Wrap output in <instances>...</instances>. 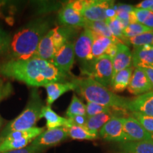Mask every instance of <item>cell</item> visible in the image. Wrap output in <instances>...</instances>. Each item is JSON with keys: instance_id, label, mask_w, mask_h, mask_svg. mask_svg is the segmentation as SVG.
I'll return each instance as SVG.
<instances>
[{"instance_id": "cell-1", "label": "cell", "mask_w": 153, "mask_h": 153, "mask_svg": "<svg viewBox=\"0 0 153 153\" xmlns=\"http://www.w3.org/2000/svg\"><path fill=\"white\" fill-rule=\"evenodd\" d=\"M0 75L35 88L53 82H65L69 76L50 61L36 57L0 63Z\"/></svg>"}, {"instance_id": "cell-2", "label": "cell", "mask_w": 153, "mask_h": 153, "mask_svg": "<svg viewBox=\"0 0 153 153\" xmlns=\"http://www.w3.org/2000/svg\"><path fill=\"white\" fill-rule=\"evenodd\" d=\"M51 22L45 18L30 21L21 27L11 38L7 60H24L33 57L38 45L51 30Z\"/></svg>"}, {"instance_id": "cell-3", "label": "cell", "mask_w": 153, "mask_h": 153, "mask_svg": "<svg viewBox=\"0 0 153 153\" xmlns=\"http://www.w3.org/2000/svg\"><path fill=\"white\" fill-rule=\"evenodd\" d=\"M75 84V90L87 102L95 103L109 107L116 111L127 112L126 105L128 99L113 92L92 78L82 77L72 79Z\"/></svg>"}, {"instance_id": "cell-4", "label": "cell", "mask_w": 153, "mask_h": 153, "mask_svg": "<svg viewBox=\"0 0 153 153\" xmlns=\"http://www.w3.org/2000/svg\"><path fill=\"white\" fill-rule=\"evenodd\" d=\"M44 106L38 88L34 87L30 93L26 108L16 118L11 120L1 132L0 143L12 132L24 131L35 127L38 120L41 119V110Z\"/></svg>"}, {"instance_id": "cell-5", "label": "cell", "mask_w": 153, "mask_h": 153, "mask_svg": "<svg viewBox=\"0 0 153 153\" xmlns=\"http://www.w3.org/2000/svg\"><path fill=\"white\" fill-rule=\"evenodd\" d=\"M82 73L104 87H110L114 77L112 59L108 55H103L82 66Z\"/></svg>"}, {"instance_id": "cell-6", "label": "cell", "mask_w": 153, "mask_h": 153, "mask_svg": "<svg viewBox=\"0 0 153 153\" xmlns=\"http://www.w3.org/2000/svg\"><path fill=\"white\" fill-rule=\"evenodd\" d=\"M114 5V1L109 0L84 1L81 14L88 22L105 21L106 19V10Z\"/></svg>"}, {"instance_id": "cell-7", "label": "cell", "mask_w": 153, "mask_h": 153, "mask_svg": "<svg viewBox=\"0 0 153 153\" xmlns=\"http://www.w3.org/2000/svg\"><path fill=\"white\" fill-rule=\"evenodd\" d=\"M94 35L90 30L85 28L74 42V53L82 66L92 61L91 50Z\"/></svg>"}, {"instance_id": "cell-8", "label": "cell", "mask_w": 153, "mask_h": 153, "mask_svg": "<svg viewBox=\"0 0 153 153\" xmlns=\"http://www.w3.org/2000/svg\"><path fill=\"white\" fill-rule=\"evenodd\" d=\"M68 136V128L60 127L54 129H47L30 143L34 146L46 149L49 147L54 146L65 140Z\"/></svg>"}, {"instance_id": "cell-9", "label": "cell", "mask_w": 153, "mask_h": 153, "mask_svg": "<svg viewBox=\"0 0 153 153\" xmlns=\"http://www.w3.org/2000/svg\"><path fill=\"white\" fill-rule=\"evenodd\" d=\"M99 135L105 140L120 143L128 142L123 131L121 117L113 116L99 131Z\"/></svg>"}, {"instance_id": "cell-10", "label": "cell", "mask_w": 153, "mask_h": 153, "mask_svg": "<svg viewBox=\"0 0 153 153\" xmlns=\"http://www.w3.org/2000/svg\"><path fill=\"white\" fill-rule=\"evenodd\" d=\"M124 133L128 142L133 141L150 140H153V135L145 130L137 120L130 116L129 117H121Z\"/></svg>"}, {"instance_id": "cell-11", "label": "cell", "mask_w": 153, "mask_h": 153, "mask_svg": "<svg viewBox=\"0 0 153 153\" xmlns=\"http://www.w3.org/2000/svg\"><path fill=\"white\" fill-rule=\"evenodd\" d=\"M74 57V43L70 41L59 50L51 62L60 71L69 75L73 66Z\"/></svg>"}, {"instance_id": "cell-12", "label": "cell", "mask_w": 153, "mask_h": 153, "mask_svg": "<svg viewBox=\"0 0 153 153\" xmlns=\"http://www.w3.org/2000/svg\"><path fill=\"white\" fill-rule=\"evenodd\" d=\"M126 110L153 116V90L128 99Z\"/></svg>"}, {"instance_id": "cell-13", "label": "cell", "mask_w": 153, "mask_h": 153, "mask_svg": "<svg viewBox=\"0 0 153 153\" xmlns=\"http://www.w3.org/2000/svg\"><path fill=\"white\" fill-rule=\"evenodd\" d=\"M127 89L130 93L135 96L143 94L153 90L152 85L143 68H136L134 69Z\"/></svg>"}, {"instance_id": "cell-14", "label": "cell", "mask_w": 153, "mask_h": 153, "mask_svg": "<svg viewBox=\"0 0 153 153\" xmlns=\"http://www.w3.org/2000/svg\"><path fill=\"white\" fill-rule=\"evenodd\" d=\"M58 20L61 24L68 27H85L86 20L79 11L74 9L71 1L62 7L58 12Z\"/></svg>"}, {"instance_id": "cell-15", "label": "cell", "mask_w": 153, "mask_h": 153, "mask_svg": "<svg viewBox=\"0 0 153 153\" xmlns=\"http://www.w3.org/2000/svg\"><path fill=\"white\" fill-rule=\"evenodd\" d=\"M132 58V65L135 68H153V45L134 47Z\"/></svg>"}, {"instance_id": "cell-16", "label": "cell", "mask_w": 153, "mask_h": 153, "mask_svg": "<svg viewBox=\"0 0 153 153\" xmlns=\"http://www.w3.org/2000/svg\"><path fill=\"white\" fill-rule=\"evenodd\" d=\"M132 62H133L132 52L128 46L122 43H118L117 52L112 59L113 67H114V76L120 70L133 66Z\"/></svg>"}, {"instance_id": "cell-17", "label": "cell", "mask_w": 153, "mask_h": 153, "mask_svg": "<svg viewBox=\"0 0 153 153\" xmlns=\"http://www.w3.org/2000/svg\"><path fill=\"white\" fill-rule=\"evenodd\" d=\"M44 87L47 91L46 106H51V105L65 93L74 90L76 85L72 80L71 82H53L45 85Z\"/></svg>"}, {"instance_id": "cell-18", "label": "cell", "mask_w": 153, "mask_h": 153, "mask_svg": "<svg viewBox=\"0 0 153 153\" xmlns=\"http://www.w3.org/2000/svg\"><path fill=\"white\" fill-rule=\"evenodd\" d=\"M53 29L51 28L42 38L33 57H38L50 62L52 61L53 57L57 53L53 43Z\"/></svg>"}, {"instance_id": "cell-19", "label": "cell", "mask_w": 153, "mask_h": 153, "mask_svg": "<svg viewBox=\"0 0 153 153\" xmlns=\"http://www.w3.org/2000/svg\"><path fill=\"white\" fill-rule=\"evenodd\" d=\"M41 118L46 120L48 129H54L60 127L69 128L71 126L68 118L59 116L51 108V106H44L43 107L41 113Z\"/></svg>"}, {"instance_id": "cell-20", "label": "cell", "mask_w": 153, "mask_h": 153, "mask_svg": "<svg viewBox=\"0 0 153 153\" xmlns=\"http://www.w3.org/2000/svg\"><path fill=\"white\" fill-rule=\"evenodd\" d=\"M133 71L134 67L131 66L118 72L113 77L110 90L114 93H119L127 89L131 82Z\"/></svg>"}, {"instance_id": "cell-21", "label": "cell", "mask_w": 153, "mask_h": 153, "mask_svg": "<svg viewBox=\"0 0 153 153\" xmlns=\"http://www.w3.org/2000/svg\"><path fill=\"white\" fill-rule=\"evenodd\" d=\"M94 35V42L91 50V58L92 60H96L103 55H106V53L111 45L115 42H120L118 40L113 39V38L106 37V36Z\"/></svg>"}, {"instance_id": "cell-22", "label": "cell", "mask_w": 153, "mask_h": 153, "mask_svg": "<svg viewBox=\"0 0 153 153\" xmlns=\"http://www.w3.org/2000/svg\"><path fill=\"white\" fill-rule=\"evenodd\" d=\"M123 153H153V140L120 143Z\"/></svg>"}, {"instance_id": "cell-23", "label": "cell", "mask_w": 153, "mask_h": 153, "mask_svg": "<svg viewBox=\"0 0 153 153\" xmlns=\"http://www.w3.org/2000/svg\"><path fill=\"white\" fill-rule=\"evenodd\" d=\"M114 115L110 113H104L87 118L85 128L95 135H99V132Z\"/></svg>"}, {"instance_id": "cell-24", "label": "cell", "mask_w": 153, "mask_h": 153, "mask_svg": "<svg viewBox=\"0 0 153 153\" xmlns=\"http://www.w3.org/2000/svg\"><path fill=\"white\" fill-rule=\"evenodd\" d=\"M84 28H88L96 35L106 36V37L117 40L116 38L114 37V36L111 33L106 21H97V22H88V21H86Z\"/></svg>"}, {"instance_id": "cell-25", "label": "cell", "mask_w": 153, "mask_h": 153, "mask_svg": "<svg viewBox=\"0 0 153 153\" xmlns=\"http://www.w3.org/2000/svg\"><path fill=\"white\" fill-rule=\"evenodd\" d=\"M33 140L31 139L4 140L0 143V153L24 148L29 145Z\"/></svg>"}, {"instance_id": "cell-26", "label": "cell", "mask_w": 153, "mask_h": 153, "mask_svg": "<svg viewBox=\"0 0 153 153\" xmlns=\"http://www.w3.org/2000/svg\"><path fill=\"white\" fill-rule=\"evenodd\" d=\"M68 136L74 140H93L98 137V135H95L89 131L85 127L77 126H71L68 128Z\"/></svg>"}, {"instance_id": "cell-27", "label": "cell", "mask_w": 153, "mask_h": 153, "mask_svg": "<svg viewBox=\"0 0 153 153\" xmlns=\"http://www.w3.org/2000/svg\"><path fill=\"white\" fill-rule=\"evenodd\" d=\"M44 131L43 128L33 127L30 129L12 132L9 133L4 140H18V139H31L34 140Z\"/></svg>"}, {"instance_id": "cell-28", "label": "cell", "mask_w": 153, "mask_h": 153, "mask_svg": "<svg viewBox=\"0 0 153 153\" xmlns=\"http://www.w3.org/2000/svg\"><path fill=\"white\" fill-rule=\"evenodd\" d=\"M105 21L114 37L118 40L120 43H123L125 38L123 36V31L125 28V26L117 16H115L111 19H106Z\"/></svg>"}, {"instance_id": "cell-29", "label": "cell", "mask_w": 153, "mask_h": 153, "mask_svg": "<svg viewBox=\"0 0 153 153\" xmlns=\"http://www.w3.org/2000/svg\"><path fill=\"white\" fill-rule=\"evenodd\" d=\"M86 116V105L76 97L73 94L71 103L66 111L67 118H70L74 116Z\"/></svg>"}, {"instance_id": "cell-30", "label": "cell", "mask_w": 153, "mask_h": 153, "mask_svg": "<svg viewBox=\"0 0 153 153\" xmlns=\"http://www.w3.org/2000/svg\"><path fill=\"white\" fill-rule=\"evenodd\" d=\"M123 44H131L133 47L142 46L145 45H153V30L147 32L135 37L131 38H125Z\"/></svg>"}, {"instance_id": "cell-31", "label": "cell", "mask_w": 153, "mask_h": 153, "mask_svg": "<svg viewBox=\"0 0 153 153\" xmlns=\"http://www.w3.org/2000/svg\"><path fill=\"white\" fill-rule=\"evenodd\" d=\"M152 30L153 29L146 27L138 22H136L126 26L123 31V36L124 38H131L147 33V32L152 31Z\"/></svg>"}, {"instance_id": "cell-32", "label": "cell", "mask_w": 153, "mask_h": 153, "mask_svg": "<svg viewBox=\"0 0 153 153\" xmlns=\"http://www.w3.org/2000/svg\"><path fill=\"white\" fill-rule=\"evenodd\" d=\"M137 22L153 29V12L150 10L135 9L134 10Z\"/></svg>"}, {"instance_id": "cell-33", "label": "cell", "mask_w": 153, "mask_h": 153, "mask_svg": "<svg viewBox=\"0 0 153 153\" xmlns=\"http://www.w3.org/2000/svg\"><path fill=\"white\" fill-rule=\"evenodd\" d=\"M114 111L116 110L109 108V107L95 104V103L87 102V104H86V116H87V118L91 117V116L100 114H104V113L113 114Z\"/></svg>"}, {"instance_id": "cell-34", "label": "cell", "mask_w": 153, "mask_h": 153, "mask_svg": "<svg viewBox=\"0 0 153 153\" xmlns=\"http://www.w3.org/2000/svg\"><path fill=\"white\" fill-rule=\"evenodd\" d=\"M131 116L135 118L148 133L153 135V116L143 115L140 113H131Z\"/></svg>"}, {"instance_id": "cell-35", "label": "cell", "mask_w": 153, "mask_h": 153, "mask_svg": "<svg viewBox=\"0 0 153 153\" xmlns=\"http://www.w3.org/2000/svg\"><path fill=\"white\" fill-rule=\"evenodd\" d=\"M11 37L0 27V55L7 53L10 46Z\"/></svg>"}, {"instance_id": "cell-36", "label": "cell", "mask_w": 153, "mask_h": 153, "mask_svg": "<svg viewBox=\"0 0 153 153\" xmlns=\"http://www.w3.org/2000/svg\"><path fill=\"white\" fill-rule=\"evenodd\" d=\"M13 92V87L10 82L0 83V101L9 97Z\"/></svg>"}, {"instance_id": "cell-37", "label": "cell", "mask_w": 153, "mask_h": 153, "mask_svg": "<svg viewBox=\"0 0 153 153\" xmlns=\"http://www.w3.org/2000/svg\"><path fill=\"white\" fill-rule=\"evenodd\" d=\"M45 150V149L39 148V147L34 146V145L30 144L26 148L19 149V150L8 151L3 153H41Z\"/></svg>"}, {"instance_id": "cell-38", "label": "cell", "mask_w": 153, "mask_h": 153, "mask_svg": "<svg viewBox=\"0 0 153 153\" xmlns=\"http://www.w3.org/2000/svg\"><path fill=\"white\" fill-rule=\"evenodd\" d=\"M87 116H81V115H78V116H74L73 117L68 118L70 120V123L71 126H82V127H85L86 123L87 121Z\"/></svg>"}, {"instance_id": "cell-39", "label": "cell", "mask_w": 153, "mask_h": 153, "mask_svg": "<svg viewBox=\"0 0 153 153\" xmlns=\"http://www.w3.org/2000/svg\"><path fill=\"white\" fill-rule=\"evenodd\" d=\"M114 8L116 9V13L118 12H133L135 10V7L131 5L128 4H119L118 5L114 4Z\"/></svg>"}, {"instance_id": "cell-40", "label": "cell", "mask_w": 153, "mask_h": 153, "mask_svg": "<svg viewBox=\"0 0 153 153\" xmlns=\"http://www.w3.org/2000/svg\"><path fill=\"white\" fill-rule=\"evenodd\" d=\"M153 5V0H144L141 2L135 5V8L138 9H145V10H150V9Z\"/></svg>"}, {"instance_id": "cell-41", "label": "cell", "mask_w": 153, "mask_h": 153, "mask_svg": "<svg viewBox=\"0 0 153 153\" xmlns=\"http://www.w3.org/2000/svg\"><path fill=\"white\" fill-rule=\"evenodd\" d=\"M144 70L145 74L148 76L149 80H150L151 85L153 87V68L152 67H149V68H143Z\"/></svg>"}, {"instance_id": "cell-42", "label": "cell", "mask_w": 153, "mask_h": 153, "mask_svg": "<svg viewBox=\"0 0 153 153\" xmlns=\"http://www.w3.org/2000/svg\"><path fill=\"white\" fill-rule=\"evenodd\" d=\"M4 123V120L2 117H1V115H0V128H1L2 127Z\"/></svg>"}, {"instance_id": "cell-43", "label": "cell", "mask_w": 153, "mask_h": 153, "mask_svg": "<svg viewBox=\"0 0 153 153\" xmlns=\"http://www.w3.org/2000/svg\"><path fill=\"white\" fill-rule=\"evenodd\" d=\"M4 82V80L1 79V77H0V83H2V82Z\"/></svg>"}, {"instance_id": "cell-44", "label": "cell", "mask_w": 153, "mask_h": 153, "mask_svg": "<svg viewBox=\"0 0 153 153\" xmlns=\"http://www.w3.org/2000/svg\"><path fill=\"white\" fill-rule=\"evenodd\" d=\"M150 11H152V12H153V5L152 6V7H151V8L150 9Z\"/></svg>"}, {"instance_id": "cell-45", "label": "cell", "mask_w": 153, "mask_h": 153, "mask_svg": "<svg viewBox=\"0 0 153 153\" xmlns=\"http://www.w3.org/2000/svg\"><path fill=\"white\" fill-rule=\"evenodd\" d=\"M120 153H123V152H120Z\"/></svg>"}]
</instances>
